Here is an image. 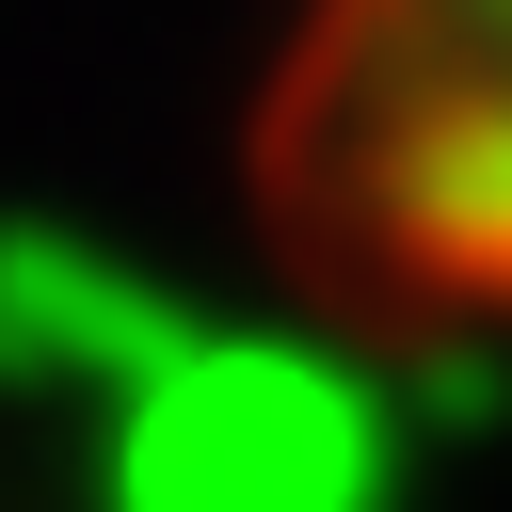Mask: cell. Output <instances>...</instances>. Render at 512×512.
<instances>
[{
    "label": "cell",
    "instance_id": "obj_1",
    "mask_svg": "<svg viewBox=\"0 0 512 512\" xmlns=\"http://www.w3.org/2000/svg\"><path fill=\"white\" fill-rule=\"evenodd\" d=\"M256 240L384 336H512V0H288Z\"/></svg>",
    "mask_w": 512,
    "mask_h": 512
}]
</instances>
